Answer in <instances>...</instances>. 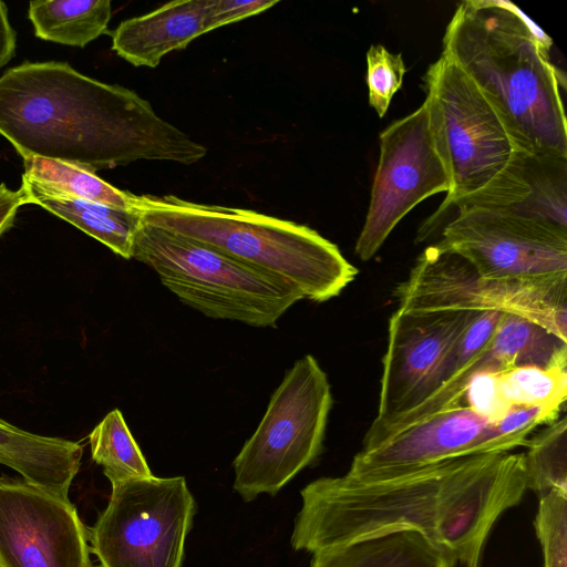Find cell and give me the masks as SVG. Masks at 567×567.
Returning <instances> with one entry per match:
<instances>
[{"mask_svg":"<svg viewBox=\"0 0 567 567\" xmlns=\"http://www.w3.org/2000/svg\"><path fill=\"white\" fill-rule=\"evenodd\" d=\"M463 398L470 409L489 422H496L511 409L502 394L496 371L482 370L474 373L466 384Z\"/></svg>","mask_w":567,"mask_h":567,"instance_id":"obj_28","label":"cell"},{"mask_svg":"<svg viewBox=\"0 0 567 567\" xmlns=\"http://www.w3.org/2000/svg\"><path fill=\"white\" fill-rule=\"evenodd\" d=\"M82 453L76 442L34 434L0 419V464L60 497L69 499Z\"/></svg>","mask_w":567,"mask_h":567,"instance_id":"obj_16","label":"cell"},{"mask_svg":"<svg viewBox=\"0 0 567 567\" xmlns=\"http://www.w3.org/2000/svg\"><path fill=\"white\" fill-rule=\"evenodd\" d=\"M16 43V32L9 22L8 8L0 1V69L14 55Z\"/></svg>","mask_w":567,"mask_h":567,"instance_id":"obj_31","label":"cell"},{"mask_svg":"<svg viewBox=\"0 0 567 567\" xmlns=\"http://www.w3.org/2000/svg\"><path fill=\"white\" fill-rule=\"evenodd\" d=\"M394 296L398 308L409 312L496 310L517 315L567 341V275L488 279L435 243L420 254Z\"/></svg>","mask_w":567,"mask_h":567,"instance_id":"obj_8","label":"cell"},{"mask_svg":"<svg viewBox=\"0 0 567 567\" xmlns=\"http://www.w3.org/2000/svg\"><path fill=\"white\" fill-rule=\"evenodd\" d=\"M132 258L154 270L182 302L214 319L276 327L303 299L284 279L143 220Z\"/></svg>","mask_w":567,"mask_h":567,"instance_id":"obj_6","label":"cell"},{"mask_svg":"<svg viewBox=\"0 0 567 567\" xmlns=\"http://www.w3.org/2000/svg\"><path fill=\"white\" fill-rule=\"evenodd\" d=\"M454 563L446 550L408 529L316 551L310 567H453Z\"/></svg>","mask_w":567,"mask_h":567,"instance_id":"obj_17","label":"cell"},{"mask_svg":"<svg viewBox=\"0 0 567 567\" xmlns=\"http://www.w3.org/2000/svg\"><path fill=\"white\" fill-rule=\"evenodd\" d=\"M538 495L535 529L544 567H567V493L548 491Z\"/></svg>","mask_w":567,"mask_h":567,"instance_id":"obj_26","label":"cell"},{"mask_svg":"<svg viewBox=\"0 0 567 567\" xmlns=\"http://www.w3.org/2000/svg\"><path fill=\"white\" fill-rule=\"evenodd\" d=\"M485 354L496 372L567 363V341L543 326L513 313H503Z\"/></svg>","mask_w":567,"mask_h":567,"instance_id":"obj_19","label":"cell"},{"mask_svg":"<svg viewBox=\"0 0 567 567\" xmlns=\"http://www.w3.org/2000/svg\"><path fill=\"white\" fill-rule=\"evenodd\" d=\"M28 16L38 38L83 48L106 31L112 3L110 0H37L29 3Z\"/></svg>","mask_w":567,"mask_h":567,"instance_id":"obj_20","label":"cell"},{"mask_svg":"<svg viewBox=\"0 0 567 567\" xmlns=\"http://www.w3.org/2000/svg\"><path fill=\"white\" fill-rule=\"evenodd\" d=\"M524 177L528 194L508 209L567 230V156L527 153Z\"/></svg>","mask_w":567,"mask_h":567,"instance_id":"obj_21","label":"cell"},{"mask_svg":"<svg viewBox=\"0 0 567 567\" xmlns=\"http://www.w3.org/2000/svg\"><path fill=\"white\" fill-rule=\"evenodd\" d=\"M515 447L498 434L494 422L467 405L456 404L408 425L371 449L360 450L344 475L358 482L383 481L443 460Z\"/></svg>","mask_w":567,"mask_h":567,"instance_id":"obj_14","label":"cell"},{"mask_svg":"<svg viewBox=\"0 0 567 567\" xmlns=\"http://www.w3.org/2000/svg\"><path fill=\"white\" fill-rule=\"evenodd\" d=\"M25 204L29 199L22 187L12 190L0 184V237L12 226L18 209Z\"/></svg>","mask_w":567,"mask_h":567,"instance_id":"obj_30","label":"cell"},{"mask_svg":"<svg viewBox=\"0 0 567 567\" xmlns=\"http://www.w3.org/2000/svg\"><path fill=\"white\" fill-rule=\"evenodd\" d=\"M24 174L50 189L74 198L120 208H132V194L106 183L95 172L39 156L23 157Z\"/></svg>","mask_w":567,"mask_h":567,"instance_id":"obj_22","label":"cell"},{"mask_svg":"<svg viewBox=\"0 0 567 567\" xmlns=\"http://www.w3.org/2000/svg\"><path fill=\"white\" fill-rule=\"evenodd\" d=\"M526 489L524 453L511 452L447 458L375 482L321 477L301 491L290 542L313 554L413 529L464 567H480L492 527Z\"/></svg>","mask_w":567,"mask_h":567,"instance_id":"obj_1","label":"cell"},{"mask_svg":"<svg viewBox=\"0 0 567 567\" xmlns=\"http://www.w3.org/2000/svg\"><path fill=\"white\" fill-rule=\"evenodd\" d=\"M277 3V0H214L209 31L258 14Z\"/></svg>","mask_w":567,"mask_h":567,"instance_id":"obj_29","label":"cell"},{"mask_svg":"<svg viewBox=\"0 0 567 567\" xmlns=\"http://www.w3.org/2000/svg\"><path fill=\"white\" fill-rule=\"evenodd\" d=\"M524 453L527 488L567 493V419L558 417L528 439Z\"/></svg>","mask_w":567,"mask_h":567,"instance_id":"obj_24","label":"cell"},{"mask_svg":"<svg viewBox=\"0 0 567 567\" xmlns=\"http://www.w3.org/2000/svg\"><path fill=\"white\" fill-rule=\"evenodd\" d=\"M70 499L0 477V567H93Z\"/></svg>","mask_w":567,"mask_h":567,"instance_id":"obj_13","label":"cell"},{"mask_svg":"<svg viewBox=\"0 0 567 567\" xmlns=\"http://www.w3.org/2000/svg\"><path fill=\"white\" fill-rule=\"evenodd\" d=\"M474 312L398 308L391 315L377 415L365 435L415 408L440 386L445 360Z\"/></svg>","mask_w":567,"mask_h":567,"instance_id":"obj_12","label":"cell"},{"mask_svg":"<svg viewBox=\"0 0 567 567\" xmlns=\"http://www.w3.org/2000/svg\"><path fill=\"white\" fill-rule=\"evenodd\" d=\"M132 208L144 223L284 279L316 302L339 296L358 274L336 244L290 220L174 195L132 194Z\"/></svg>","mask_w":567,"mask_h":567,"instance_id":"obj_5","label":"cell"},{"mask_svg":"<svg viewBox=\"0 0 567 567\" xmlns=\"http://www.w3.org/2000/svg\"><path fill=\"white\" fill-rule=\"evenodd\" d=\"M502 394L513 406L565 408L567 363L551 367L523 365L498 372Z\"/></svg>","mask_w":567,"mask_h":567,"instance_id":"obj_25","label":"cell"},{"mask_svg":"<svg viewBox=\"0 0 567 567\" xmlns=\"http://www.w3.org/2000/svg\"><path fill=\"white\" fill-rule=\"evenodd\" d=\"M89 440L92 458L111 484L153 476L120 410L109 412Z\"/></svg>","mask_w":567,"mask_h":567,"instance_id":"obj_23","label":"cell"},{"mask_svg":"<svg viewBox=\"0 0 567 567\" xmlns=\"http://www.w3.org/2000/svg\"><path fill=\"white\" fill-rule=\"evenodd\" d=\"M332 403L327 373L318 361L311 354L298 359L233 462L234 489L244 501L276 495L318 458Z\"/></svg>","mask_w":567,"mask_h":567,"instance_id":"obj_7","label":"cell"},{"mask_svg":"<svg viewBox=\"0 0 567 567\" xmlns=\"http://www.w3.org/2000/svg\"><path fill=\"white\" fill-rule=\"evenodd\" d=\"M430 127L450 177V189L422 229L423 238L463 206L509 208L528 194L525 152L502 113L452 59L441 56L425 74Z\"/></svg>","mask_w":567,"mask_h":567,"instance_id":"obj_4","label":"cell"},{"mask_svg":"<svg viewBox=\"0 0 567 567\" xmlns=\"http://www.w3.org/2000/svg\"><path fill=\"white\" fill-rule=\"evenodd\" d=\"M369 103L380 117L401 87L406 71L402 55L389 52L383 45H371L367 52Z\"/></svg>","mask_w":567,"mask_h":567,"instance_id":"obj_27","label":"cell"},{"mask_svg":"<svg viewBox=\"0 0 567 567\" xmlns=\"http://www.w3.org/2000/svg\"><path fill=\"white\" fill-rule=\"evenodd\" d=\"M436 243L488 279L567 275V230L504 207L457 208Z\"/></svg>","mask_w":567,"mask_h":567,"instance_id":"obj_10","label":"cell"},{"mask_svg":"<svg viewBox=\"0 0 567 567\" xmlns=\"http://www.w3.org/2000/svg\"><path fill=\"white\" fill-rule=\"evenodd\" d=\"M450 177L430 127L426 105L380 134V156L354 251L368 261L394 227L427 197L447 193Z\"/></svg>","mask_w":567,"mask_h":567,"instance_id":"obj_11","label":"cell"},{"mask_svg":"<svg viewBox=\"0 0 567 567\" xmlns=\"http://www.w3.org/2000/svg\"><path fill=\"white\" fill-rule=\"evenodd\" d=\"M213 2L177 0L124 20L113 32L112 50L134 66L155 68L169 52L209 32Z\"/></svg>","mask_w":567,"mask_h":567,"instance_id":"obj_15","label":"cell"},{"mask_svg":"<svg viewBox=\"0 0 567 567\" xmlns=\"http://www.w3.org/2000/svg\"><path fill=\"white\" fill-rule=\"evenodd\" d=\"M106 508L90 532L100 567H182L195 499L183 476L111 484Z\"/></svg>","mask_w":567,"mask_h":567,"instance_id":"obj_9","label":"cell"},{"mask_svg":"<svg viewBox=\"0 0 567 567\" xmlns=\"http://www.w3.org/2000/svg\"><path fill=\"white\" fill-rule=\"evenodd\" d=\"M550 47L515 4L466 0L446 27L442 53L487 94L525 152L567 156L566 82Z\"/></svg>","mask_w":567,"mask_h":567,"instance_id":"obj_3","label":"cell"},{"mask_svg":"<svg viewBox=\"0 0 567 567\" xmlns=\"http://www.w3.org/2000/svg\"><path fill=\"white\" fill-rule=\"evenodd\" d=\"M29 204H35L78 227L125 259L132 258L133 241L142 224L133 208L86 202L44 187L22 176Z\"/></svg>","mask_w":567,"mask_h":567,"instance_id":"obj_18","label":"cell"},{"mask_svg":"<svg viewBox=\"0 0 567 567\" xmlns=\"http://www.w3.org/2000/svg\"><path fill=\"white\" fill-rule=\"evenodd\" d=\"M0 135L23 157L96 173L137 161L199 162L207 148L136 92L65 62H24L0 76Z\"/></svg>","mask_w":567,"mask_h":567,"instance_id":"obj_2","label":"cell"}]
</instances>
